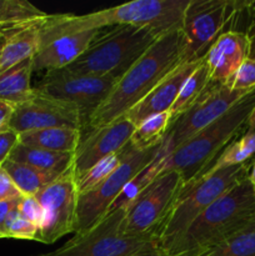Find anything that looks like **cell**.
I'll return each mask as SVG.
<instances>
[{"mask_svg":"<svg viewBox=\"0 0 255 256\" xmlns=\"http://www.w3.org/2000/svg\"><path fill=\"white\" fill-rule=\"evenodd\" d=\"M190 58L182 30L162 35L150 49L120 78L105 102L90 115L82 138L124 118L166 75Z\"/></svg>","mask_w":255,"mask_h":256,"instance_id":"obj_1","label":"cell"},{"mask_svg":"<svg viewBox=\"0 0 255 256\" xmlns=\"http://www.w3.org/2000/svg\"><path fill=\"white\" fill-rule=\"evenodd\" d=\"M189 0H134L84 15L48 14L39 22L40 48L60 36L116 25L150 30L158 36L182 30Z\"/></svg>","mask_w":255,"mask_h":256,"instance_id":"obj_2","label":"cell"},{"mask_svg":"<svg viewBox=\"0 0 255 256\" xmlns=\"http://www.w3.org/2000/svg\"><path fill=\"white\" fill-rule=\"evenodd\" d=\"M252 225H255V190L246 179L212 202L164 255L202 256Z\"/></svg>","mask_w":255,"mask_h":256,"instance_id":"obj_3","label":"cell"},{"mask_svg":"<svg viewBox=\"0 0 255 256\" xmlns=\"http://www.w3.org/2000/svg\"><path fill=\"white\" fill-rule=\"evenodd\" d=\"M245 129H255V89L222 116L168 155L162 164L160 175L178 172L185 185L194 182Z\"/></svg>","mask_w":255,"mask_h":256,"instance_id":"obj_4","label":"cell"},{"mask_svg":"<svg viewBox=\"0 0 255 256\" xmlns=\"http://www.w3.org/2000/svg\"><path fill=\"white\" fill-rule=\"evenodd\" d=\"M159 38L150 30L132 25L104 28L65 70L119 80Z\"/></svg>","mask_w":255,"mask_h":256,"instance_id":"obj_5","label":"cell"},{"mask_svg":"<svg viewBox=\"0 0 255 256\" xmlns=\"http://www.w3.org/2000/svg\"><path fill=\"white\" fill-rule=\"evenodd\" d=\"M252 164L224 168L202 174L184 185L158 234V246L166 252L210 205L249 178Z\"/></svg>","mask_w":255,"mask_h":256,"instance_id":"obj_6","label":"cell"},{"mask_svg":"<svg viewBox=\"0 0 255 256\" xmlns=\"http://www.w3.org/2000/svg\"><path fill=\"white\" fill-rule=\"evenodd\" d=\"M162 142L148 150H136L126 145V154L114 172L95 189L78 195L74 232L82 234L96 225L112 206L126 185L155 160Z\"/></svg>","mask_w":255,"mask_h":256,"instance_id":"obj_7","label":"cell"},{"mask_svg":"<svg viewBox=\"0 0 255 256\" xmlns=\"http://www.w3.org/2000/svg\"><path fill=\"white\" fill-rule=\"evenodd\" d=\"M126 210L125 208L112 210L92 229L75 234L49 256H132L158 246V240L154 236L122 234Z\"/></svg>","mask_w":255,"mask_h":256,"instance_id":"obj_8","label":"cell"},{"mask_svg":"<svg viewBox=\"0 0 255 256\" xmlns=\"http://www.w3.org/2000/svg\"><path fill=\"white\" fill-rule=\"evenodd\" d=\"M185 182L178 172L159 175L128 208L122 234L128 236H154L166 220Z\"/></svg>","mask_w":255,"mask_h":256,"instance_id":"obj_9","label":"cell"},{"mask_svg":"<svg viewBox=\"0 0 255 256\" xmlns=\"http://www.w3.org/2000/svg\"><path fill=\"white\" fill-rule=\"evenodd\" d=\"M246 94L230 89L224 82H210L198 102L172 122L162 142V152L165 158L222 116Z\"/></svg>","mask_w":255,"mask_h":256,"instance_id":"obj_10","label":"cell"},{"mask_svg":"<svg viewBox=\"0 0 255 256\" xmlns=\"http://www.w3.org/2000/svg\"><path fill=\"white\" fill-rule=\"evenodd\" d=\"M236 8V0H189L182 32L192 59H202L222 32H232Z\"/></svg>","mask_w":255,"mask_h":256,"instance_id":"obj_11","label":"cell"},{"mask_svg":"<svg viewBox=\"0 0 255 256\" xmlns=\"http://www.w3.org/2000/svg\"><path fill=\"white\" fill-rule=\"evenodd\" d=\"M116 82L110 76L75 74L62 69L46 72L35 89L48 96L75 105L82 116V130L90 115L109 96Z\"/></svg>","mask_w":255,"mask_h":256,"instance_id":"obj_12","label":"cell"},{"mask_svg":"<svg viewBox=\"0 0 255 256\" xmlns=\"http://www.w3.org/2000/svg\"><path fill=\"white\" fill-rule=\"evenodd\" d=\"M78 195L76 178L72 166L35 195L42 208V222L36 242L54 244L66 234L74 232Z\"/></svg>","mask_w":255,"mask_h":256,"instance_id":"obj_13","label":"cell"},{"mask_svg":"<svg viewBox=\"0 0 255 256\" xmlns=\"http://www.w3.org/2000/svg\"><path fill=\"white\" fill-rule=\"evenodd\" d=\"M82 116L75 105L50 98L38 90L32 100L14 108L9 120V129L19 135L62 126L74 128L82 132Z\"/></svg>","mask_w":255,"mask_h":256,"instance_id":"obj_14","label":"cell"},{"mask_svg":"<svg viewBox=\"0 0 255 256\" xmlns=\"http://www.w3.org/2000/svg\"><path fill=\"white\" fill-rule=\"evenodd\" d=\"M135 125L126 116L82 138L74 154L75 178L79 179L96 162L119 152L130 142Z\"/></svg>","mask_w":255,"mask_h":256,"instance_id":"obj_15","label":"cell"},{"mask_svg":"<svg viewBox=\"0 0 255 256\" xmlns=\"http://www.w3.org/2000/svg\"><path fill=\"white\" fill-rule=\"evenodd\" d=\"M202 59L185 60L164 78L139 104L135 105L125 116L136 126L152 115L169 112L179 95L182 84L192 74Z\"/></svg>","mask_w":255,"mask_h":256,"instance_id":"obj_16","label":"cell"},{"mask_svg":"<svg viewBox=\"0 0 255 256\" xmlns=\"http://www.w3.org/2000/svg\"><path fill=\"white\" fill-rule=\"evenodd\" d=\"M250 38L242 32H225L205 54L210 82H226L249 58Z\"/></svg>","mask_w":255,"mask_h":256,"instance_id":"obj_17","label":"cell"},{"mask_svg":"<svg viewBox=\"0 0 255 256\" xmlns=\"http://www.w3.org/2000/svg\"><path fill=\"white\" fill-rule=\"evenodd\" d=\"M98 32L99 30L75 32L42 45L32 59V72L42 70L49 72L68 68L86 50Z\"/></svg>","mask_w":255,"mask_h":256,"instance_id":"obj_18","label":"cell"},{"mask_svg":"<svg viewBox=\"0 0 255 256\" xmlns=\"http://www.w3.org/2000/svg\"><path fill=\"white\" fill-rule=\"evenodd\" d=\"M40 20L16 28L2 36V54H0V75L12 69L15 65L34 58L38 50L40 49Z\"/></svg>","mask_w":255,"mask_h":256,"instance_id":"obj_19","label":"cell"},{"mask_svg":"<svg viewBox=\"0 0 255 256\" xmlns=\"http://www.w3.org/2000/svg\"><path fill=\"white\" fill-rule=\"evenodd\" d=\"M32 62L28 59L0 75V102L16 108L25 104L36 94L30 84Z\"/></svg>","mask_w":255,"mask_h":256,"instance_id":"obj_20","label":"cell"},{"mask_svg":"<svg viewBox=\"0 0 255 256\" xmlns=\"http://www.w3.org/2000/svg\"><path fill=\"white\" fill-rule=\"evenodd\" d=\"M82 140V132L74 128H49L19 135V142L30 148L55 152H75Z\"/></svg>","mask_w":255,"mask_h":256,"instance_id":"obj_21","label":"cell"},{"mask_svg":"<svg viewBox=\"0 0 255 256\" xmlns=\"http://www.w3.org/2000/svg\"><path fill=\"white\" fill-rule=\"evenodd\" d=\"M74 154L75 152H55L39 148L25 146L19 142L8 160L29 165L45 172L64 174L74 164Z\"/></svg>","mask_w":255,"mask_h":256,"instance_id":"obj_22","label":"cell"},{"mask_svg":"<svg viewBox=\"0 0 255 256\" xmlns=\"http://www.w3.org/2000/svg\"><path fill=\"white\" fill-rule=\"evenodd\" d=\"M2 169L10 175L14 184L24 196H35L44 188L54 182L62 174L45 172L29 165L6 160L2 165Z\"/></svg>","mask_w":255,"mask_h":256,"instance_id":"obj_23","label":"cell"},{"mask_svg":"<svg viewBox=\"0 0 255 256\" xmlns=\"http://www.w3.org/2000/svg\"><path fill=\"white\" fill-rule=\"evenodd\" d=\"M46 12L25 0H0V38L12 30L46 16Z\"/></svg>","mask_w":255,"mask_h":256,"instance_id":"obj_24","label":"cell"},{"mask_svg":"<svg viewBox=\"0 0 255 256\" xmlns=\"http://www.w3.org/2000/svg\"><path fill=\"white\" fill-rule=\"evenodd\" d=\"M210 82H210L209 70H208L206 64H205L204 58H202L196 69L192 72V74L182 84L176 100L172 104V109L169 110L170 115H172V122L182 114H184L188 109H190L198 102V99L208 89Z\"/></svg>","mask_w":255,"mask_h":256,"instance_id":"obj_25","label":"cell"},{"mask_svg":"<svg viewBox=\"0 0 255 256\" xmlns=\"http://www.w3.org/2000/svg\"><path fill=\"white\" fill-rule=\"evenodd\" d=\"M170 122H172V115L169 112L146 118L135 126L130 139V145L136 150H148L156 146L166 135Z\"/></svg>","mask_w":255,"mask_h":256,"instance_id":"obj_26","label":"cell"},{"mask_svg":"<svg viewBox=\"0 0 255 256\" xmlns=\"http://www.w3.org/2000/svg\"><path fill=\"white\" fill-rule=\"evenodd\" d=\"M255 129H250L239 139L230 142L224 152L215 159V162L205 170L202 174L224 168L236 166V165L249 162L250 158L255 154ZM200 175V176H202Z\"/></svg>","mask_w":255,"mask_h":256,"instance_id":"obj_27","label":"cell"},{"mask_svg":"<svg viewBox=\"0 0 255 256\" xmlns=\"http://www.w3.org/2000/svg\"><path fill=\"white\" fill-rule=\"evenodd\" d=\"M125 154H126V146L122 152H115V154H112L100 160L94 166L90 168L82 176L76 179V188L79 195L95 189L98 185H100L105 179H108L116 170V168L122 164Z\"/></svg>","mask_w":255,"mask_h":256,"instance_id":"obj_28","label":"cell"},{"mask_svg":"<svg viewBox=\"0 0 255 256\" xmlns=\"http://www.w3.org/2000/svg\"><path fill=\"white\" fill-rule=\"evenodd\" d=\"M202 256H255V225L232 235Z\"/></svg>","mask_w":255,"mask_h":256,"instance_id":"obj_29","label":"cell"},{"mask_svg":"<svg viewBox=\"0 0 255 256\" xmlns=\"http://www.w3.org/2000/svg\"><path fill=\"white\" fill-rule=\"evenodd\" d=\"M39 228L25 219L18 209L10 212L2 228V239L12 238L19 240H35L36 242Z\"/></svg>","mask_w":255,"mask_h":256,"instance_id":"obj_30","label":"cell"},{"mask_svg":"<svg viewBox=\"0 0 255 256\" xmlns=\"http://www.w3.org/2000/svg\"><path fill=\"white\" fill-rule=\"evenodd\" d=\"M224 84L236 92H249L255 89V59L248 58Z\"/></svg>","mask_w":255,"mask_h":256,"instance_id":"obj_31","label":"cell"},{"mask_svg":"<svg viewBox=\"0 0 255 256\" xmlns=\"http://www.w3.org/2000/svg\"><path fill=\"white\" fill-rule=\"evenodd\" d=\"M18 210H19L20 214H22L25 219H28L30 222L36 225L38 228L40 226V224H42V205H40V202H38L36 198L24 196V195H22V199H20Z\"/></svg>","mask_w":255,"mask_h":256,"instance_id":"obj_32","label":"cell"},{"mask_svg":"<svg viewBox=\"0 0 255 256\" xmlns=\"http://www.w3.org/2000/svg\"><path fill=\"white\" fill-rule=\"evenodd\" d=\"M19 144V134L12 129L0 132V166L9 159L14 148Z\"/></svg>","mask_w":255,"mask_h":256,"instance_id":"obj_33","label":"cell"},{"mask_svg":"<svg viewBox=\"0 0 255 256\" xmlns=\"http://www.w3.org/2000/svg\"><path fill=\"white\" fill-rule=\"evenodd\" d=\"M22 196V192L14 184L10 175L0 166V202Z\"/></svg>","mask_w":255,"mask_h":256,"instance_id":"obj_34","label":"cell"},{"mask_svg":"<svg viewBox=\"0 0 255 256\" xmlns=\"http://www.w3.org/2000/svg\"><path fill=\"white\" fill-rule=\"evenodd\" d=\"M22 196L15 198V199H10V200H4V202H0V239H2V228H4V224H5V222H6L8 216L10 215V212H14L15 209H18Z\"/></svg>","mask_w":255,"mask_h":256,"instance_id":"obj_35","label":"cell"},{"mask_svg":"<svg viewBox=\"0 0 255 256\" xmlns=\"http://www.w3.org/2000/svg\"><path fill=\"white\" fill-rule=\"evenodd\" d=\"M12 110L14 108L0 102V132L9 128V120L12 118Z\"/></svg>","mask_w":255,"mask_h":256,"instance_id":"obj_36","label":"cell"},{"mask_svg":"<svg viewBox=\"0 0 255 256\" xmlns=\"http://www.w3.org/2000/svg\"><path fill=\"white\" fill-rule=\"evenodd\" d=\"M132 256H165V255L159 248L155 246V248H150V249H146V250H142V252H138V254H134Z\"/></svg>","mask_w":255,"mask_h":256,"instance_id":"obj_37","label":"cell"},{"mask_svg":"<svg viewBox=\"0 0 255 256\" xmlns=\"http://www.w3.org/2000/svg\"><path fill=\"white\" fill-rule=\"evenodd\" d=\"M248 179H249L250 184L252 185V188H254V190H255V160H254V162L252 164V169H250L249 178H248Z\"/></svg>","mask_w":255,"mask_h":256,"instance_id":"obj_38","label":"cell"},{"mask_svg":"<svg viewBox=\"0 0 255 256\" xmlns=\"http://www.w3.org/2000/svg\"><path fill=\"white\" fill-rule=\"evenodd\" d=\"M250 38V54H249V58H252V59H255V35H252V36H249Z\"/></svg>","mask_w":255,"mask_h":256,"instance_id":"obj_39","label":"cell"},{"mask_svg":"<svg viewBox=\"0 0 255 256\" xmlns=\"http://www.w3.org/2000/svg\"><path fill=\"white\" fill-rule=\"evenodd\" d=\"M246 34H248V36H252V35H255V22L250 25V28H249V30H248Z\"/></svg>","mask_w":255,"mask_h":256,"instance_id":"obj_40","label":"cell"},{"mask_svg":"<svg viewBox=\"0 0 255 256\" xmlns=\"http://www.w3.org/2000/svg\"><path fill=\"white\" fill-rule=\"evenodd\" d=\"M2 39L0 38V54H2Z\"/></svg>","mask_w":255,"mask_h":256,"instance_id":"obj_41","label":"cell"},{"mask_svg":"<svg viewBox=\"0 0 255 256\" xmlns=\"http://www.w3.org/2000/svg\"><path fill=\"white\" fill-rule=\"evenodd\" d=\"M39 256H49V254H45V255H39Z\"/></svg>","mask_w":255,"mask_h":256,"instance_id":"obj_42","label":"cell"}]
</instances>
